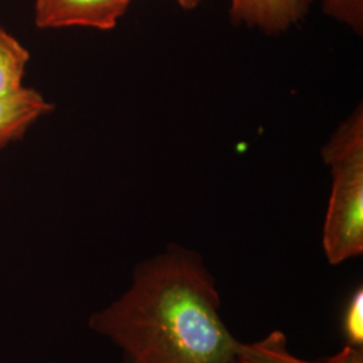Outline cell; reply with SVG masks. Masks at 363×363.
I'll use <instances>...</instances> for the list:
<instances>
[{
  "mask_svg": "<svg viewBox=\"0 0 363 363\" xmlns=\"http://www.w3.org/2000/svg\"><path fill=\"white\" fill-rule=\"evenodd\" d=\"M228 363H238V362H237V359H234V361H232V362H228Z\"/></svg>",
  "mask_w": 363,
  "mask_h": 363,
  "instance_id": "cell-11",
  "label": "cell"
},
{
  "mask_svg": "<svg viewBox=\"0 0 363 363\" xmlns=\"http://www.w3.org/2000/svg\"><path fill=\"white\" fill-rule=\"evenodd\" d=\"M342 333L346 345L363 347V289L357 286L351 294L342 316Z\"/></svg>",
  "mask_w": 363,
  "mask_h": 363,
  "instance_id": "cell-9",
  "label": "cell"
},
{
  "mask_svg": "<svg viewBox=\"0 0 363 363\" xmlns=\"http://www.w3.org/2000/svg\"><path fill=\"white\" fill-rule=\"evenodd\" d=\"M313 1L320 4L325 16L362 35L363 0H306L308 6Z\"/></svg>",
  "mask_w": 363,
  "mask_h": 363,
  "instance_id": "cell-8",
  "label": "cell"
},
{
  "mask_svg": "<svg viewBox=\"0 0 363 363\" xmlns=\"http://www.w3.org/2000/svg\"><path fill=\"white\" fill-rule=\"evenodd\" d=\"M133 0H35L34 22L38 28L84 27L113 30Z\"/></svg>",
  "mask_w": 363,
  "mask_h": 363,
  "instance_id": "cell-3",
  "label": "cell"
},
{
  "mask_svg": "<svg viewBox=\"0 0 363 363\" xmlns=\"http://www.w3.org/2000/svg\"><path fill=\"white\" fill-rule=\"evenodd\" d=\"M308 7L306 0H230L229 15L238 26L279 35L298 25Z\"/></svg>",
  "mask_w": 363,
  "mask_h": 363,
  "instance_id": "cell-4",
  "label": "cell"
},
{
  "mask_svg": "<svg viewBox=\"0 0 363 363\" xmlns=\"http://www.w3.org/2000/svg\"><path fill=\"white\" fill-rule=\"evenodd\" d=\"M30 52L26 48L0 26V99L21 91L26 76Z\"/></svg>",
  "mask_w": 363,
  "mask_h": 363,
  "instance_id": "cell-7",
  "label": "cell"
},
{
  "mask_svg": "<svg viewBox=\"0 0 363 363\" xmlns=\"http://www.w3.org/2000/svg\"><path fill=\"white\" fill-rule=\"evenodd\" d=\"M235 359L238 363H363V347L345 345L343 349L323 361H307L288 349L286 335L273 330L268 335L250 343H240Z\"/></svg>",
  "mask_w": 363,
  "mask_h": 363,
  "instance_id": "cell-6",
  "label": "cell"
},
{
  "mask_svg": "<svg viewBox=\"0 0 363 363\" xmlns=\"http://www.w3.org/2000/svg\"><path fill=\"white\" fill-rule=\"evenodd\" d=\"M52 104L38 91L23 86L0 99V150L21 140L42 117L52 111Z\"/></svg>",
  "mask_w": 363,
  "mask_h": 363,
  "instance_id": "cell-5",
  "label": "cell"
},
{
  "mask_svg": "<svg viewBox=\"0 0 363 363\" xmlns=\"http://www.w3.org/2000/svg\"><path fill=\"white\" fill-rule=\"evenodd\" d=\"M331 172L322 247L331 265L363 255V105L346 117L323 147Z\"/></svg>",
  "mask_w": 363,
  "mask_h": 363,
  "instance_id": "cell-2",
  "label": "cell"
},
{
  "mask_svg": "<svg viewBox=\"0 0 363 363\" xmlns=\"http://www.w3.org/2000/svg\"><path fill=\"white\" fill-rule=\"evenodd\" d=\"M177 4L181 7L182 10H186V11H191L198 9L203 1L206 0H175Z\"/></svg>",
  "mask_w": 363,
  "mask_h": 363,
  "instance_id": "cell-10",
  "label": "cell"
},
{
  "mask_svg": "<svg viewBox=\"0 0 363 363\" xmlns=\"http://www.w3.org/2000/svg\"><path fill=\"white\" fill-rule=\"evenodd\" d=\"M88 325L124 363H228L240 340L220 316L214 274L190 247L169 244L132 271L130 286Z\"/></svg>",
  "mask_w": 363,
  "mask_h": 363,
  "instance_id": "cell-1",
  "label": "cell"
}]
</instances>
